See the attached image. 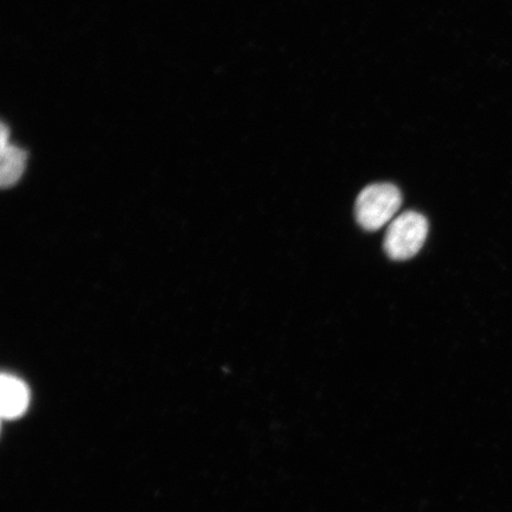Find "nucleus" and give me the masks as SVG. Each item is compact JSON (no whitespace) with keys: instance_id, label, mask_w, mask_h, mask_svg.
<instances>
[{"instance_id":"obj_4","label":"nucleus","mask_w":512,"mask_h":512,"mask_svg":"<svg viewBox=\"0 0 512 512\" xmlns=\"http://www.w3.org/2000/svg\"><path fill=\"white\" fill-rule=\"evenodd\" d=\"M27 152L17 146L8 145L2 149V169H0V182L3 188H10L22 177L27 165Z\"/></svg>"},{"instance_id":"obj_2","label":"nucleus","mask_w":512,"mask_h":512,"mask_svg":"<svg viewBox=\"0 0 512 512\" xmlns=\"http://www.w3.org/2000/svg\"><path fill=\"white\" fill-rule=\"evenodd\" d=\"M428 236V221L416 211H406L389 223L383 247L390 259L405 261L424 247Z\"/></svg>"},{"instance_id":"obj_1","label":"nucleus","mask_w":512,"mask_h":512,"mask_svg":"<svg viewBox=\"0 0 512 512\" xmlns=\"http://www.w3.org/2000/svg\"><path fill=\"white\" fill-rule=\"evenodd\" d=\"M401 204V191L394 184H371L357 197L356 220L363 229L376 232L394 220Z\"/></svg>"},{"instance_id":"obj_3","label":"nucleus","mask_w":512,"mask_h":512,"mask_svg":"<svg viewBox=\"0 0 512 512\" xmlns=\"http://www.w3.org/2000/svg\"><path fill=\"white\" fill-rule=\"evenodd\" d=\"M30 392L27 384L18 377L3 374L0 380V409L4 419L14 420L27 411Z\"/></svg>"}]
</instances>
